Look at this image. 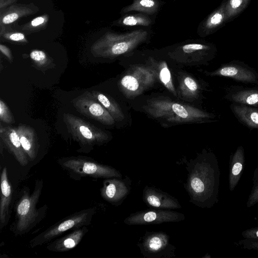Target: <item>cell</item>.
<instances>
[{"mask_svg":"<svg viewBox=\"0 0 258 258\" xmlns=\"http://www.w3.org/2000/svg\"><path fill=\"white\" fill-rule=\"evenodd\" d=\"M183 184L189 202L201 208H211L219 202L220 171L215 155L204 150L186 164Z\"/></svg>","mask_w":258,"mask_h":258,"instance_id":"1","label":"cell"},{"mask_svg":"<svg viewBox=\"0 0 258 258\" xmlns=\"http://www.w3.org/2000/svg\"><path fill=\"white\" fill-rule=\"evenodd\" d=\"M151 28H140L121 32L106 31L92 45L91 52L95 57L110 59L130 54L150 40Z\"/></svg>","mask_w":258,"mask_h":258,"instance_id":"2","label":"cell"},{"mask_svg":"<svg viewBox=\"0 0 258 258\" xmlns=\"http://www.w3.org/2000/svg\"><path fill=\"white\" fill-rule=\"evenodd\" d=\"M144 110L153 117L173 123L203 122L214 117L198 108L174 102L167 98H153L144 106Z\"/></svg>","mask_w":258,"mask_h":258,"instance_id":"3","label":"cell"},{"mask_svg":"<svg viewBox=\"0 0 258 258\" xmlns=\"http://www.w3.org/2000/svg\"><path fill=\"white\" fill-rule=\"evenodd\" d=\"M167 55L179 61L206 62L217 52L215 45L204 40H187L166 48Z\"/></svg>","mask_w":258,"mask_h":258,"instance_id":"4","label":"cell"},{"mask_svg":"<svg viewBox=\"0 0 258 258\" xmlns=\"http://www.w3.org/2000/svg\"><path fill=\"white\" fill-rule=\"evenodd\" d=\"M43 182L37 181L33 192L25 191L16 207V221L14 230L16 234H22L29 231L36 223L39 212L36 209L42 190Z\"/></svg>","mask_w":258,"mask_h":258,"instance_id":"5","label":"cell"},{"mask_svg":"<svg viewBox=\"0 0 258 258\" xmlns=\"http://www.w3.org/2000/svg\"><path fill=\"white\" fill-rule=\"evenodd\" d=\"M63 120L73 139L83 145H100L109 139L103 130L74 114L64 113Z\"/></svg>","mask_w":258,"mask_h":258,"instance_id":"6","label":"cell"},{"mask_svg":"<svg viewBox=\"0 0 258 258\" xmlns=\"http://www.w3.org/2000/svg\"><path fill=\"white\" fill-rule=\"evenodd\" d=\"M95 213L94 209L83 210L48 228L30 241L34 247L45 243L70 230H75L90 223Z\"/></svg>","mask_w":258,"mask_h":258,"instance_id":"7","label":"cell"},{"mask_svg":"<svg viewBox=\"0 0 258 258\" xmlns=\"http://www.w3.org/2000/svg\"><path fill=\"white\" fill-rule=\"evenodd\" d=\"M169 239L165 232L146 231L137 245L145 257L171 258L176 255V247L170 243Z\"/></svg>","mask_w":258,"mask_h":258,"instance_id":"8","label":"cell"},{"mask_svg":"<svg viewBox=\"0 0 258 258\" xmlns=\"http://www.w3.org/2000/svg\"><path fill=\"white\" fill-rule=\"evenodd\" d=\"M61 165L70 171L83 176L105 178L122 177L121 173L111 166L80 158L68 159L63 161Z\"/></svg>","mask_w":258,"mask_h":258,"instance_id":"9","label":"cell"},{"mask_svg":"<svg viewBox=\"0 0 258 258\" xmlns=\"http://www.w3.org/2000/svg\"><path fill=\"white\" fill-rule=\"evenodd\" d=\"M155 75L152 70L146 67H135L131 73L121 78L120 86L128 97L137 96L154 84Z\"/></svg>","mask_w":258,"mask_h":258,"instance_id":"10","label":"cell"},{"mask_svg":"<svg viewBox=\"0 0 258 258\" xmlns=\"http://www.w3.org/2000/svg\"><path fill=\"white\" fill-rule=\"evenodd\" d=\"M183 214L169 209H153L131 214L124 220L128 225L159 224L184 220Z\"/></svg>","mask_w":258,"mask_h":258,"instance_id":"11","label":"cell"},{"mask_svg":"<svg viewBox=\"0 0 258 258\" xmlns=\"http://www.w3.org/2000/svg\"><path fill=\"white\" fill-rule=\"evenodd\" d=\"M76 109L80 113L105 125H112L115 119L99 102L85 93L73 101Z\"/></svg>","mask_w":258,"mask_h":258,"instance_id":"12","label":"cell"},{"mask_svg":"<svg viewBox=\"0 0 258 258\" xmlns=\"http://www.w3.org/2000/svg\"><path fill=\"white\" fill-rule=\"evenodd\" d=\"M209 74L212 76L229 78L244 83L258 84V73L244 62L238 60L223 64Z\"/></svg>","mask_w":258,"mask_h":258,"instance_id":"13","label":"cell"},{"mask_svg":"<svg viewBox=\"0 0 258 258\" xmlns=\"http://www.w3.org/2000/svg\"><path fill=\"white\" fill-rule=\"evenodd\" d=\"M131 180L128 177L124 179L113 177L103 181L100 189L102 197L114 206L120 205L131 191Z\"/></svg>","mask_w":258,"mask_h":258,"instance_id":"14","label":"cell"},{"mask_svg":"<svg viewBox=\"0 0 258 258\" xmlns=\"http://www.w3.org/2000/svg\"><path fill=\"white\" fill-rule=\"evenodd\" d=\"M142 198L143 202L150 208L169 210L181 208L176 198L153 186L146 185L144 187Z\"/></svg>","mask_w":258,"mask_h":258,"instance_id":"15","label":"cell"},{"mask_svg":"<svg viewBox=\"0 0 258 258\" xmlns=\"http://www.w3.org/2000/svg\"><path fill=\"white\" fill-rule=\"evenodd\" d=\"M225 0L208 15L199 24L197 33L201 37H205L216 33L226 24L225 15Z\"/></svg>","mask_w":258,"mask_h":258,"instance_id":"16","label":"cell"},{"mask_svg":"<svg viewBox=\"0 0 258 258\" xmlns=\"http://www.w3.org/2000/svg\"><path fill=\"white\" fill-rule=\"evenodd\" d=\"M0 137L17 161L22 166L26 165L29 162V158L22 147L15 128L9 126L4 127L1 124Z\"/></svg>","mask_w":258,"mask_h":258,"instance_id":"17","label":"cell"},{"mask_svg":"<svg viewBox=\"0 0 258 258\" xmlns=\"http://www.w3.org/2000/svg\"><path fill=\"white\" fill-rule=\"evenodd\" d=\"M39 11L38 7L32 3L29 4H13L0 10V29L22 17L35 14Z\"/></svg>","mask_w":258,"mask_h":258,"instance_id":"18","label":"cell"},{"mask_svg":"<svg viewBox=\"0 0 258 258\" xmlns=\"http://www.w3.org/2000/svg\"><path fill=\"white\" fill-rule=\"evenodd\" d=\"M1 189L0 230H2L9 221L10 206L12 199V188L8 179L6 167H4L1 172Z\"/></svg>","mask_w":258,"mask_h":258,"instance_id":"19","label":"cell"},{"mask_svg":"<svg viewBox=\"0 0 258 258\" xmlns=\"http://www.w3.org/2000/svg\"><path fill=\"white\" fill-rule=\"evenodd\" d=\"M88 231L85 226L75 229L69 234L50 242L47 249L55 252L69 251L78 245Z\"/></svg>","mask_w":258,"mask_h":258,"instance_id":"20","label":"cell"},{"mask_svg":"<svg viewBox=\"0 0 258 258\" xmlns=\"http://www.w3.org/2000/svg\"><path fill=\"white\" fill-rule=\"evenodd\" d=\"M15 129L29 159L31 161L34 160L39 149L37 137L34 130L30 126L24 124H20Z\"/></svg>","mask_w":258,"mask_h":258,"instance_id":"21","label":"cell"},{"mask_svg":"<svg viewBox=\"0 0 258 258\" xmlns=\"http://www.w3.org/2000/svg\"><path fill=\"white\" fill-rule=\"evenodd\" d=\"M245 163L244 151L242 146H239L231 156L229 160V188L233 191L241 177Z\"/></svg>","mask_w":258,"mask_h":258,"instance_id":"22","label":"cell"},{"mask_svg":"<svg viewBox=\"0 0 258 258\" xmlns=\"http://www.w3.org/2000/svg\"><path fill=\"white\" fill-rule=\"evenodd\" d=\"M154 22L155 17L141 13L132 12L121 15L112 25L125 28H151Z\"/></svg>","mask_w":258,"mask_h":258,"instance_id":"23","label":"cell"},{"mask_svg":"<svg viewBox=\"0 0 258 258\" xmlns=\"http://www.w3.org/2000/svg\"><path fill=\"white\" fill-rule=\"evenodd\" d=\"M132 1V4L122 8L120 12L121 15L132 12H138L156 17L165 4V2L161 0Z\"/></svg>","mask_w":258,"mask_h":258,"instance_id":"24","label":"cell"},{"mask_svg":"<svg viewBox=\"0 0 258 258\" xmlns=\"http://www.w3.org/2000/svg\"><path fill=\"white\" fill-rule=\"evenodd\" d=\"M226 98L234 103L258 107V89L235 87L227 92Z\"/></svg>","mask_w":258,"mask_h":258,"instance_id":"25","label":"cell"},{"mask_svg":"<svg viewBox=\"0 0 258 258\" xmlns=\"http://www.w3.org/2000/svg\"><path fill=\"white\" fill-rule=\"evenodd\" d=\"M231 109L237 119L251 128L258 129V108L246 105L233 103Z\"/></svg>","mask_w":258,"mask_h":258,"instance_id":"26","label":"cell"},{"mask_svg":"<svg viewBox=\"0 0 258 258\" xmlns=\"http://www.w3.org/2000/svg\"><path fill=\"white\" fill-rule=\"evenodd\" d=\"M85 94L101 104L116 121L124 118L123 114L118 105L110 97L97 91L86 92Z\"/></svg>","mask_w":258,"mask_h":258,"instance_id":"27","label":"cell"},{"mask_svg":"<svg viewBox=\"0 0 258 258\" xmlns=\"http://www.w3.org/2000/svg\"><path fill=\"white\" fill-rule=\"evenodd\" d=\"M251 0H225V15L226 24L238 17L248 6Z\"/></svg>","mask_w":258,"mask_h":258,"instance_id":"28","label":"cell"},{"mask_svg":"<svg viewBox=\"0 0 258 258\" xmlns=\"http://www.w3.org/2000/svg\"><path fill=\"white\" fill-rule=\"evenodd\" d=\"M179 91L183 98L195 99L199 96L200 87L194 78L189 76H185L180 81Z\"/></svg>","mask_w":258,"mask_h":258,"instance_id":"29","label":"cell"},{"mask_svg":"<svg viewBox=\"0 0 258 258\" xmlns=\"http://www.w3.org/2000/svg\"><path fill=\"white\" fill-rule=\"evenodd\" d=\"M49 16L47 14L38 16L29 22L21 25L19 29L26 35L38 32L45 29L49 21Z\"/></svg>","mask_w":258,"mask_h":258,"instance_id":"30","label":"cell"},{"mask_svg":"<svg viewBox=\"0 0 258 258\" xmlns=\"http://www.w3.org/2000/svg\"><path fill=\"white\" fill-rule=\"evenodd\" d=\"M158 77L160 82L174 96H177L176 91L174 88L171 74L165 61H161L158 69Z\"/></svg>","mask_w":258,"mask_h":258,"instance_id":"31","label":"cell"},{"mask_svg":"<svg viewBox=\"0 0 258 258\" xmlns=\"http://www.w3.org/2000/svg\"><path fill=\"white\" fill-rule=\"evenodd\" d=\"M0 37L1 39L8 41L18 43L28 42L23 32L14 30L11 28L9 25L0 29Z\"/></svg>","mask_w":258,"mask_h":258,"instance_id":"32","label":"cell"},{"mask_svg":"<svg viewBox=\"0 0 258 258\" xmlns=\"http://www.w3.org/2000/svg\"><path fill=\"white\" fill-rule=\"evenodd\" d=\"M252 182V188L246 204L247 208H250L258 203V165L254 170Z\"/></svg>","mask_w":258,"mask_h":258,"instance_id":"33","label":"cell"},{"mask_svg":"<svg viewBox=\"0 0 258 258\" xmlns=\"http://www.w3.org/2000/svg\"><path fill=\"white\" fill-rule=\"evenodd\" d=\"M30 57L38 67L45 66L50 61V58L46 53L40 50H32L30 53Z\"/></svg>","mask_w":258,"mask_h":258,"instance_id":"34","label":"cell"},{"mask_svg":"<svg viewBox=\"0 0 258 258\" xmlns=\"http://www.w3.org/2000/svg\"><path fill=\"white\" fill-rule=\"evenodd\" d=\"M0 119L6 123L15 122L14 116L9 108L2 99L0 100Z\"/></svg>","mask_w":258,"mask_h":258,"instance_id":"35","label":"cell"},{"mask_svg":"<svg viewBox=\"0 0 258 258\" xmlns=\"http://www.w3.org/2000/svg\"><path fill=\"white\" fill-rule=\"evenodd\" d=\"M235 244L243 249L258 252V239L244 238L235 242Z\"/></svg>","mask_w":258,"mask_h":258,"instance_id":"36","label":"cell"},{"mask_svg":"<svg viewBox=\"0 0 258 258\" xmlns=\"http://www.w3.org/2000/svg\"><path fill=\"white\" fill-rule=\"evenodd\" d=\"M241 235L244 238L258 239V226L243 231Z\"/></svg>","mask_w":258,"mask_h":258,"instance_id":"37","label":"cell"},{"mask_svg":"<svg viewBox=\"0 0 258 258\" xmlns=\"http://www.w3.org/2000/svg\"><path fill=\"white\" fill-rule=\"evenodd\" d=\"M0 50L1 52L5 55L10 60H13V56L12 52L9 47L6 45L1 44Z\"/></svg>","mask_w":258,"mask_h":258,"instance_id":"38","label":"cell"},{"mask_svg":"<svg viewBox=\"0 0 258 258\" xmlns=\"http://www.w3.org/2000/svg\"><path fill=\"white\" fill-rule=\"evenodd\" d=\"M19 0H0V10L3 9Z\"/></svg>","mask_w":258,"mask_h":258,"instance_id":"39","label":"cell"}]
</instances>
